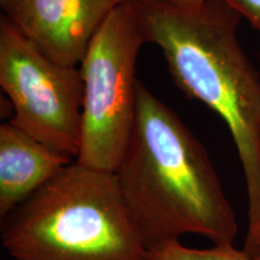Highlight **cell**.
<instances>
[{
  "label": "cell",
  "mask_w": 260,
  "mask_h": 260,
  "mask_svg": "<svg viewBox=\"0 0 260 260\" xmlns=\"http://www.w3.org/2000/svg\"><path fill=\"white\" fill-rule=\"evenodd\" d=\"M14 260H147L115 172L76 160L3 218Z\"/></svg>",
  "instance_id": "3"
},
{
  "label": "cell",
  "mask_w": 260,
  "mask_h": 260,
  "mask_svg": "<svg viewBox=\"0 0 260 260\" xmlns=\"http://www.w3.org/2000/svg\"><path fill=\"white\" fill-rule=\"evenodd\" d=\"M260 31V0H222Z\"/></svg>",
  "instance_id": "9"
},
{
  "label": "cell",
  "mask_w": 260,
  "mask_h": 260,
  "mask_svg": "<svg viewBox=\"0 0 260 260\" xmlns=\"http://www.w3.org/2000/svg\"><path fill=\"white\" fill-rule=\"evenodd\" d=\"M130 2H134V0H116L117 5H119V4H123V3H130ZM162 2L170 3V4H174V5L189 6V5H195V4H199V3L204 2V0H162Z\"/></svg>",
  "instance_id": "10"
},
{
  "label": "cell",
  "mask_w": 260,
  "mask_h": 260,
  "mask_svg": "<svg viewBox=\"0 0 260 260\" xmlns=\"http://www.w3.org/2000/svg\"><path fill=\"white\" fill-rule=\"evenodd\" d=\"M130 3L145 41L160 48L176 86L229 129L245 176L252 235L260 230V77L237 37L242 17L222 0Z\"/></svg>",
  "instance_id": "2"
},
{
  "label": "cell",
  "mask_w": 260,
  "mask_h": 260,
  "mask_svg": "<svg viewBox=\"0 0 260 260\" xmlns=\"http://www.w3.org/2000/svg\"><path fill=\"white\" fill-rule=\"evenodd\" d=\"M0 86L14 111L10 123L48 147L77 158L83 105L80 69L51 59L4 15Z\"/></svg>",
  "instance_id": "5"
},
{
  "label": "cell",
  "mask_w": 260,
  "mask_h": 260,
  "mask_svg": "<svg viewBox=\"0 0 260 260\" xmlns=\"http://www.w3.org/2000/svg\"><path fill=\"white\" fill-rule=\"evenodd\" d=\"M115 175L147 251L184 235L219 245L233 243L239 234L235 212L203 144L140 81L134 128Z\"/></svg>",
  "instance_id": "1"
},
{
  "label": "cell",
  "mask_w": 260,
  "mask_h": 260,
  "mask_svg": "<svg viewBox=\"0 0 260 260\" xmlns=\"http://www.w3.org/2000/svg\"><path fill=\"white\" fill-rule=\"evenodd\" d=\"M147 260H254L246 249H237L233 243H219L207 248H193L180 241L167 243L148 251Z\"/></svg>",
  "instance_id": "8"
},
{
  "label": "cell",
  "mask_w": 260,
  "mask_h": 260,
  "mask_svg": "<svg viewBox=\"0 0 260 260\" xmlns=\"http://www.w3.org/2000/svg\"><path fill=\"white\" fill-rule=\"evenodd\" d=\"M256 247H260V230H258L255 234H253V235H247L246 237V251L249 252L252 249L256 248Z\"/></svg>",
  "instance_id": "11"
},
{
  "label": "cell",
  "mask_w": 260,
  "mask_h": 260,
  "mask_svg": "<svg viewBox=\"0 0 260 260\" xmlns=\"http://www.w3.org/2000/svg\"><path fill=\"white\" fill-rule=\"evenodd\" d=\"M132 3L117 5L90 41L80 73L83 82L79 164L115 172L136 117V60L145 44Z\"/></svg>",
  "instance_id": "4"
},
{
  "label": "cell",
  "mask_w": 260,
  "mask_h": 260,
  "mask_svg": "<svg viewBox=\"0 0 260 260\" xmlns=\"http://www.w3.org/2000/svg\"><path fill=\"white\" fill-rule=\"evenodd\" d=\"M12 123L0 125V217L5 218L73 162Z\"/></svg>",
  "instance_id": "7"
},
{
  "label": "cell",
  "mask_w": 260,
  "mask_h": 260,
  "mask_svg": "<svg viewBox=\"0 0 260 260\" xmlns=\"http://www.w3.org/2000/svg\"><path fill=\"white\" fill-rule=\"evenodd\" d=\"M4 16L51 59L77 67L116 0H0Z\"/></svg>",
  "instance_id": "6"
},
{
  "label": "cell",
  "mask_w": 260,
  "mask_h": 260,
  "mask_svg": "<svg viewBox=\"0 0 260 260\" xmlns=\"http://www.w3.org/2000/svg\"><path fill=\"white\" fill-rule=\"evenodd\" d=\"M247 252H248V251H247ZM249 253H251L253 259L260 260V247H256V248L252 249V251H249Z\"/></svg>",
  "instance_id": "12"
}]
</instances>
